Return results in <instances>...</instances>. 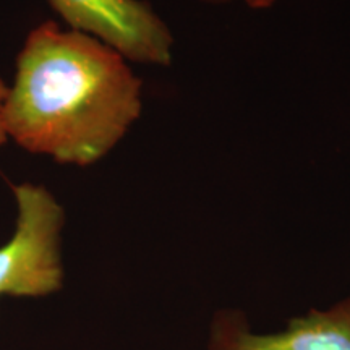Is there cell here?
<instances>
[{
  "mask_svg": "<svg viewBox=\"0 0 350 350\" xmlns=\"http://www.w3.org/2000/svg\"><path fill=\"white\" fill-rule=\"evenodd\" d=\"M203 3H213V5H221V3H229L234 2V0H200ZM245 5L250 8H269L275 0H242Z\"/></svg>",
  "mask_w": 350,
  "mask_h": 350,
  "instance_id": "obj_6",
  "label": "cell"
},
{
  "mask_svg": "<svg viewBox=\"0 0 350 350\" xmlns=\"http://www.w3.org/2000/svg\"><path fill=\"white\" fill-rule=\"evenodd\" d=\"M8 94V88L0 78V146L7 142V131H5V120H3V107H5V99Z\"/></svg>",
  "mask_w": 350,
  "mask_h": 350,
  "instance_id": "obj_5",
  "label": "cell"
},
{
  "mask_svg": "<svg viewBox=\"0 0 350 350\" xmlns=\"http://www.w3.org/2000/svg\"><path fill=\"white\" fill-rule=\"evenodd\" d=\"M18 217L15 234L0 247V297H46L62 288L60 232L65 213L42 185L13 188Z\"/></svg>",
  "mask_w": 350,
  "mask_h": 350,
  "instance_id": "obj_2",
  "label": "cell"
},
{
  "mask_svg": "<svg viewBox=\"0 0 350 350\" xmlns=\"http://www.w3.org/2000/svg\"><path fill=\"white\" fill-rule=\"evenodd\" d=\"M142 109V80L120 52L46 21L16 57L3 120L23 150L86 167L120 143Z\"/></svg>",
  "mask_w": 350,
  "mask_h": 350,
  "instance_id": "obj_1",
  "label": "cell"
},
{
  "mask_svg": "<svg viewBox=\"0 0 350 350\" xmlns=\"http://www.w3.org/2000/svg\"><path fill=\"white\" fill-rule=\"evenodd\" d=\"M70 29L98 38L130 62L167 67L174 36L144 0H49Z\"/></svg>",
  "mask_w": 350,
  "mask_h": 350,
  "instance_id": "obj_3",
  "label": "cell"
},
{
  "mask_svg": "<svg viewBox=\"0 0 350 350\" xmlns=\"http://www.w3.org/2000/svg\"><path fill=\"white\" fill-rule=\"evenodd\" d=\"M208 350H350V297L262 334L239 310H221L209 325Z\"/></svg>",
  "mask_w": 350,
  "mask_h": 350,
  "instance_id": "obj_4",
  "label": "cell"
}]
</instances>
